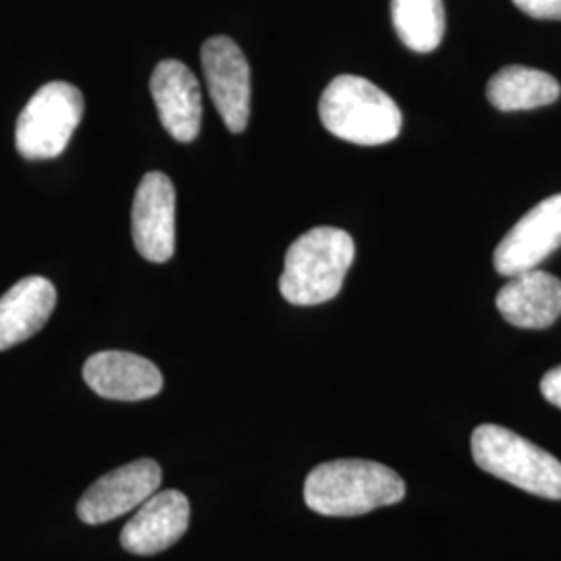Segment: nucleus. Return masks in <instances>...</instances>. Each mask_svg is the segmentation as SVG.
Returning a JSON list of instances; mask_svg holds the SVG:
<instances>
[{
    "mask_svg": "<svg viewBox=\"0 0 561 561\" xmlns=\"http://www.w3.org/2000/svg\"><path fill=\"white\" fill-rule=\"evenodd\" d=\"M319 115L329 134L358 146H382L401 134L400 106L379 85L358 76L331 81L319 102Z\"/></svg>",
    "mask_w": 561,
    "mask_h": 561,
    "instance_id": "3",
    "label": "nucleus"
},
{
    "mask_svg": "<svg viewBox=\"0 0 561 561\" xmlns=\"http://www.w3.org/2000/svg\"><path fill=\"white\" fill-rule=\"evenodd\" d=\"M83 117V96L67 81H50L30 99L15 127V146L25 161L57 159Z\"/></svg>",
    "mask_w": 561,
    "mask_h": 561,
    "instance_id": "5",
    "label": "nucleus"
},
{
    "mask_svg": "<svg viewBox=\"0 0 561 561\" xmlns=\"http://www.w3.org/2000/svg\"><path fill=\"white\" fill-rule=\"evenodd\" d=\"M560 92L553 76L524 65L503 67L486 85V99L503 113L547 106L560 99Z\"/></svg>",
    "mask_w": 561,
    "mask_h": 561,
    "instance_id": "15",
    "label": "nucleus"
},
{
    "mask_svg": "<svg viewBox=\"0 0 561 561\" xmlns=\"http://www.w3.org/2000/svg\"><path fill=\"white\" fill-rule=\"evenodd\" d=\"M57 289L44 277L18 280L0 298V352L34 337L53 317Z\"/></svg>",
    "mask_w": 561,
    "mask_h": 561,
    "instance_id": "14",
    "label": "nucleus"
},
{
    "mask_svg": "<svg viewBox=\"0 0 561 561\" xmlns=\"http://www.w3.org/2000/svg\"><path fill=\"white\" fill-rule=\"evenodd\" d=\"M161 482L159 461L144 458L125 463L106 472L81 495L78 516L90 526L117 520L159 493Z\"/></svg>",
    "mask_w": 561,
    "mask_h": 561,
    "instance_id": "6",
    "label": "nucleus"
},
{
    "mask_svg": "<svg viewBox=\"0 0 561 561\" xmlns=\"http://www.w3.org/2000/svg\"><path fill=\"white\" fill-rule=\"evenodd\" d=\"M405 497V482L396 470L370 460H333L312 468L304 484V502L333 518L362 516L396 505Z\"/></svg>",
    "mask_w": 561,
    "mask_h": 561,
    "instance_id": "1",
    "label": "nucleus"
},
{
    "mask_svg": "<svg viewBox=\"0 0 561 561\" xmlns=\"http://www.w3.org/2000/svg\"><path fill=\"white\" fill-rule=\"evenodd\" d=\"M131 236L141 259L169 262L175 254V187L164 173L152 171L141 178L134 208Z\"/></svg>",
    "mask_w": 561,
    "mask_h": 561,
    "instance_id": "9",
    "label": "nucleus"
},
{
    "mask_svg": "<svg viewBox=\"0 0 561 561\" xmlns=\"http://www.w3.org/2000/svg\"><path fill=\"white\" fill-rule=\"evenodd\" d=\"M514 4L528 18L561 21V0H514Z\"/></svg>",
    "mask_w": 561,
    "mask_h": 561,
    "instance_id": "17",
    "label": "nucleus"
},
{
    "mask_svg": "<svg viewBox=\"0 0 561 561\" xmlns=\"http://www.w3.org/2000/svg\"><path fill=\"white\" fill-rule=\"evenodd\" d=\"M561 248V194L549 196L516 222L495 250V271L516 277L535 271Z\"/></svg>",
    "mask_w": 561,
    "mask_h": 561,
    "instance_id": "8",
    "label": "nucleus"
},
{
    "mask_svg": "<svg viewBox=\"0 0 561 561\" xmlns=\"http://www.w3.org/2000/svg\"><path fill=\"white\" fill-rule=\"evenodd\" d=\"M83 381L104 400H150L162 391V375L154 362L131 352H99L83 364Z\"/></svg>",
    "mask_w": 561,
    "mask_h": 561,
    "instance_id": "11",
    "label": "nucleus"
},
{
    "mask_svg": "<svg viewBox=\"0 0 561 561\" xmlns=\"http://www.w3.org/2000/svg\"><path fill=\"white\" fill-rule=\"evenodd\" d=\"M201 59L210 99L227 129L241 134L250 121L252 81L250 65L240 46L227 36H215L204 42Z\"/></svg>",
    "mask_w": 561,
    "mask_h": 561,
    "instance_id": "7",
    "label": "nucleus"
},
{
    "mask_svg": "<svg viewBox=\"0 0 561 561\" xmlns=\"http://www.w3.org/2000/svg\"><path fill=\"white\" fill-rule=\"evenodd\" d=\"M356 259L347 231L314 227L294 241L285 254L279 291L294 306H319L333 300Z\"/></svg>",
    "mask_w": 561,
    "mask_h": 561,
    "instance_id": "2",
    "label": "nucleus"
},
{
    "mask_svg": "<svg viewBox=\"0 0 561 561\" xmlns=\"http://www.w3.org/2000/svg\"><path fill=\"white\" fill-rule=\"evenodd\" d=\"M190 526V502L178 489L154 493L121 530V547L134 556H157L173 547Z\"/></svg>",
    "mask_w": 561,
    "mask_h": 561,
    "instance_id": "10",
    "label": "nucleus"
},
{
    "mask_svg": "<svg viewBox=\"0 0 561 561\" xmlns=\"http://www.w3.org/2000/svg\"><path fill=\"white\" fill-rule=\"evenodd\" d=\"M391 21L410 50L433 53L445 34V7L443 0H391Z\"/></svg>",
    "mask_w": 561,
    "mask_h": 561,
    "instance_id": "16",
    "label": "nucleus"
},
{
    "mask_svg": "<svg viewBox=\"0 0 561 561\" xmlns=\"http://www.w3.org/2000/svg\"><path fill=\"white\" fill-rule=\"evenodd\" d=\"M497 310L514 327L547 329L561 317V280L539 268L516 275L500 289Z\"/></svg>",
    "mask_w": 561,
    "mask_h": 561,
    "instance_id": "13",
    "label": "nucleus"
},
{
    "mask_svg": "<svg viewBox=\"0 0 561 561\" xmlns=\"http://www.w3.org/2000/svg\"><path fill=\"white\" fill-rule=\"evenodd\" d=\"M541 393L545 400L561 410V366L551 368L541 381Z\"/></svg>",
    "mask_w": 561,
    "mask_h": 561,
    "instance_id": "18",
    "label": "nucleus"
},
{
    "mask_svg": "<svg viewBox=\"0 0 561 561\" xmlns=\"http://www.w3.org/2000/svg\"><path fill=\"white\" fill-rule=\"evenodd\" d=\"M150 92L162 127L178 141H194L201 134L202 94L196 76L181 60H161L152 73Z\"/></svg>",
    "mask_w": 561,
    "mask_h": 561,
    "instance_id": "12",
    "label": "nucleus"
},
{
    "mask_svg": "<svg viewBox=\"0 0 561 561\" xmlns=\"http://www.w3.org/2000/svg\"><path fill=\"white\" fill-rule=\"evenodd\" d=\"M472 458L482 472L518 486L542 500H561V461L500 424L474 428Z\"/></svg>",
    "mask_w": 561,
    "mask_h": 561,
    "instance_id": "4",
    "label": "nucleus"
}]
</instances>
